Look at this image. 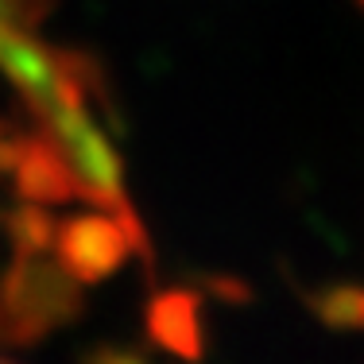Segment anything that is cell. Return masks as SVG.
I'll return each instance as SVG.
<instances>
[{"instance_id":"cell-4","label":"cell","mask_w":364,"mask_h":364,"mask_svg":"<svg viewBox=\"0 0 364 364\" xmlns=\"http://www.w3.org/2000/svg\"><path fill=\"white\" fill-rule=\"evenodd\" d=\"M151 345L175 353L182 360L205 357V333H202V294L190 287H167L151 294L144 314Z\"/></svg>"},{"instance_id":"cell-10","label":"cell","mask_w":364,"mask_h":364,"mask_svg":"<svg viewBox=\"0 0 364 364\" xmlns=\"http://www.w3.org/2000/svg\"><path fill=\"white\" fill-rule=\"evenodd\" d=\"M360 4H364V0H360Z\"/></svg>"},{"instance_id":"cell-7","label":"cell","mask_w":364,"mask_h":364,"mask_svg":"<svg viewBox=\"0 0 364 364\" xmlns=\"http://www.w3.org/2000/svg\"><path fill=\"white\" fill-rule=\"evenodd\" d=\"M205 287L218 294V299H225V302H248L252 299L248 283L237 279V275H205Z\"/></svg>"},{"instance_id":"cell-5","label":"cell","mask_w":364,"mask_h":364,"mask_svg":"<svg viewBox=\"0 0 364 364\" xmlns=\"http://www.w3.org/2000/svg\"><path fill=\"white\" fill-rule=\"evenodd\" d=\"M306 306L329 329H341V333L364 329V287L360 283H329V287L306 294Z\"/></svg>"},{"instance_id":"cell-6","label":"cell","mask_w":364,"mask_h":364,"mask_svg":"<svg viewBox=\"0 0 364 364\" xmlns=\"http://www.w3.org/2000/svg\"><path fill=\"white\" fill-rule=\"evenodd\" d=\"M8 232V245H12V252H47L50 245H55V218H50L47 205L39 202H23L16 205V210H8L4 218H0Z\"/></svg>"},{"instance_id":"cell-3","label":"cell","mask_w":364,"mask_h":364,"mask_svg":"<svg viewBox=\"0 0 364 364\" xmlns=\"http://www.w3.org/2000/svg\"><path fill=\"white\" fill-rule=\"evenodd\" d=\"M4 171L16 178V194H20L23 202L63 205V202H74L77 198L74 167L47 128L8 136Z\"/></svg>"},{"instance_id":"cell-9","label":"cell","mask_w":364,"mask_h":364,"mask_svg":"<svg viewBox=\"0 0 364 364\" xmlns=\"http://www.w3.org/2000/svg\"><path fill=\"white\" fill-rule=\"evenodd\" d=\"M4 147H8V132H4V124H0V171H4Z\"/></svg>"},{"instance_id":"cell-2","label":"cell","mask_w":364,"mask_h":364,"mask_svg":"<svg viewBox=\"0 0 364 364\" xmlns=\"http://www.w3.org/2000/svg\"><path fill=\"white\" fill-rule=\"evenodd\" d=\"M55 256L77 283H101L124 267L132 252L144 256L151 267V245L147 232H136L132 225L117 213H77L55 225Z\"/></svg>"},{"instance_id":"cell-8","label":"cell","mask_w":364,"mask_h":364,"mask_svg":"<svg viewBox=\"0 0 364 364\" xmlns=\"http://www.w3.org/2000/svg\"><path fill=\"white\" fill-rule=\"evenodd\" d=\"M90 360H144L140 349H93Z\"/></svg>"},{"instance_id":"cell-1","label":"cell","mask_w":364,"mask_h":364,"mask_svg":"<svg viewBox=\"0 0 364 364\" xmlns=\"http://www.w3.org/2000/svg\"><path fill=\"white\" fill-rule=\"evenodd\" d=\"M82 283L47 252H12L0 275V345L28 349L82 318Z\"/></svg>"}]
</instances>
